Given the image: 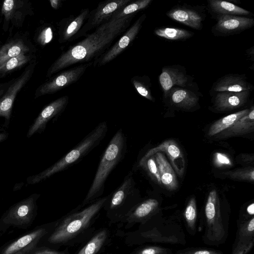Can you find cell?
Instances as JSON below:
<instances>
[{
    "mask_svg": "<svg viewBox=\"0 0 254 254\" xmlns=\"http://www.w3.org/2000/svg\"><path fill=\"white\" fill-rule=\"evenodd\" d=\"M133 16L110 20L97 27L94 32L63 53L51 66L48 75L76 63L86 62L101 56L115 38L126 29Z\"/></svg>",
    "mask_w": 254,
    "mask_h": 254,
    "instance_id": "6da1fadb",
    "label": "cell"
},
{
    "mask_svg": "<svg viewBox=\"0 0 254 254\" xmlns=\"http://www.w3.org/2000/svg\"><path fill=\"white\" fill-rule=\"evenodd\" d=\"M127 137L120 128L105 150L90 187L81 206L95 201L103 194L106 180L112 171L125 158L127 151Z\"/></svg>",
    "mask_w": 254,
    "mask_h": 254,
    "instance_id": "7a4b0ae2",
    "label": "cell"
},
{
    "mask_svg": "<svg viewBox=\"0 0 254 254\" xmlns=\"http://www.w3.org/2000/svg\"><path fill=\"white\" fill-rule=\"evenodd\" d=\"M107 131V123L105 121L100 123L61 159L44 171L33 176L31 183H38L77 163L99 145L105 138Z\"/></svg>",
    "mask_w": 254,
    "mask_h": 254,
    "instance_id": "3957f363",
    "label": "cell"
},
{
    "mask_svg": "<svg viewBox=\"0 0 254 254\" xmlns=\"http://www.w3.org/2000/svg\"><path fill=\"white\" fill-rule=\"evenodd\" d=\"M108 197V195L100 197L81 211L66 217L50 236L49 242L52 244L62 243L77 235L88 226L104 206Z\"/></svg>",
    "mask_w": 254,
    "mask_h": 254,
    "instance_id": "277c9868",
    "label": "cell"
},
{
    "mask_svg": "<svg viewBox=\"0 0 254 254\" xmlns=\"http://www.w3.org/2000/svg\"><path fill=\"white\" fill-rule=\"evenodd\" d=\"M135 186L133 173L130 171L121 184L108 195L104 206H107L110 212L126 210L128 213L137 204L138 192Z\"/></svg>",
    "mask_w": 254,
    "mask_h": 254,
    "instance_id": "5b68a950",
    "label": "cell"
},
{
    "mask_svg": "<svg viewBox=\"0 0 254 254\" xmlns=\"http://www.w3.org/2000/svg\"><path fill=\"white\" fill-rule=\"evenodd\" d=\"M207 234L210 239L219 241L224 235V229L220 215L218 196L216 190L210 191L205 207Z\"/></svg>",
    "mask_w": 254,
    "mask_h": 254,
    "instance_id": "8992f818",
    "label": "cell"
},
{
    "mask_svg": "<svg viewBox=\"0 0 254 254\" xmlns=\"http://www.w3.org/2000/svg\"><path fill=\"white\" fill-rule=\"evenodd\" d=\"M159 81L164 97L174 87L190 89L193 83L192 79L187 74L185 68L179 65L163 67L159 76Z\"/></svg>",
    "mask_w": 254,
    "mask_h": 254,
    "instance_id": "52a82bcc",
    "label": "cell"
},
{
    "mask_svg": "<svg viewBox=\"0 0 254 254\" xmlns=\"http://www.w3.org/2000/svg\"><path fill=\"white\" fill-rule=\"evenodd\" d=\"M90 65L91 63L81 64L60 73L42 85L38 91L39 94L53 93L76 82Z\"/></svg>",
    "mask_w": 254,
    "mask_h": 254,
    "instance_id": "ba28073f",
    "label": "cell"
},
{
    "mask_svg": "<svg viewBox=\"0 0 254 254\" xmlns=\"http://www.w3.org/2000/svg\"><path fill=\"white\" fill-rule=\"evenodd\" d=\"M254 19L238 15H217V22L212 27L215 35L228 36L239 33L253 26Z\"/></svg>",
    "mask_w": 254,
    "mask_h": 254,
    "instance_id": "9c48e42d",
    "label": "cell"
},
{
    "mask_svg": "<svg viewBox=\"0 0 254 254\" xmlns=\"http://www.w3.org/2000/svg\"><path fill=\"white\" fill-rule=\"evenodd\" d=\"M146 18V14L140 16L133 25L126 32L113 46L98 58L96 64L101 66L113 60L123 52L134 40Z\"/></svg>",
    "mask_w": 254,
    "mask_h": 254,
    "instance_id": "30bf717a",
    "label": "cell"
},
{
    "mask_svg": "<svg viewBox=\"0 0 254 254\" xmlns=\"http://www.w3.org/2000/svg\"><path fill=\"white\" fill-rule=\"evenodd\" d=\"M34 209V199L29 197L13 206L3 218V222L18 227L26 226L32 221Z\"/></svg>",
    "mask_w": 254,
    "mask_h": 254,
    "instance_id": "8fae6325",
    "label": "cell"
},
{
    "mask_svg": "<svg viewBox=\"0 0 254 254\" xmlns=\"http://www.w3.org/2000/svg\"><path fill=\"white\" fill-rule=\"evenodd\" d=\"M68 101V96L65 95L54 100L44 108L30 127L28 136H31L39 130L43 129L50 120L63 113Z\"/></svg>",
    "mask_w": 254,
    "mask_h": 254,
    "instance_id": "7c38bea8",
    "label": "cell"
},
{
    "mask_svg": "<svg viewBox=\"0 0 254 254\" xmlns=\"http://www.w3.org/2000/svg\"><path fill=\"white\" fill-rule=\"evenodd\" d=\"M46 233L44 228L31 232L9 244L2 250L1 254H28L36 248Z\"/></svg>",
    "mask_w": 254,
    "mask_h": 254,
    "instance_id": "4fadbf2b",
    "label": "cell"
},
{
    "mask_svg": "<svg viewBox=\"0 0 254 254\" xmlns=\"http://www.w3.org/2000/svg\"><path fill=\"white\" fill-rule=\"evenodd\" d=\"M166 15L172 20L196 30H200L205 16L194 8L177 5L167 12Z\"/></svg>",
    "mask_w": 254,
    "mask_h": 254,
    "instance_id": "5bb4252c",
    "label": "cell"
},
{
    "mask_svg": "<svg viewBox=\"0 0 254 254\" xmlns=\"http://www.w3.org/2000/svg\"><path fill=\"white\" fill-rule=\"evenodd\" d=\"M165 152L171 161L176 172L180 176L183 174L185 160L181 150L173 140H166L157 146L150 149L140 160L142 162L157 152Z\"/></svg>",
    "mask_w": 254,
    "mask_h": 254,
    "instance_id": "9a60e30c",
    "label": "cell"
},
{
    "mask_svg": "<svg viewBox=\"0 0 254 254\" xmlns=\"http://www.w3.org/2000/svg\"><path fill=\"white\" fill-rule=\"evenodd\" d=\"M253 89V85L247 81L245 75L228 74L216 81L212 86L211 91L240 92Z\"/></svg>",
    "mask_w": 254,
    "mask_h": 254,
    "instance_id": "2e32d148",
    "label": "cell"
},
{
    "mask_svg": "<svg viewBox=\"0 0 254 254\" xmlns=\"http://www.w3.org/2000/svg\"><path fill=\"white\" fill-rule=\"evenodd\" d=\"M130 1V0H113L101 2L89 18L87 23L89 24L88 29L89 28L98 27L101 24L109 21L118 10L128 4Z\"/></svg>",
    "mask_w": 254,
    "mask_h": 254,
    "instance_id": "e0dca14e",
    "label": "cell"
},
{
    "mask_svg": "<svg viewBox=\"0 0 254 254\" xmlns=\"http://www.w3.org/2000/svg\"><path fill=\"white\" fill-rule=\"evenodd\" d=\"M251 91L240 92H217L213 99L215 110L225 112L236 109L244 105L247 102Z\"/></svg>",
    "mask_w": 254,
    "mask_h": 254,
    "instance_id": "ac0fdd59",
    "label": "cell"
},
{
    "mask_svg": "<svg viewBox=\"0 0 254 254\" xmlns=\"http://www.w3.org/2000/svg\"><path fill=\"white\" fill-rule=\"evenodd\" d=\"M31 70L27 69L9 87L0 99V116L9 119L15 98L30 77Z\"/></svg>",
    "mask_w": 254,
    "mask_h": 254,
    "instance_id": "d6986e66",
    "label": "cell"
},
{
    "mask_svg": "<svg viewBox=\"0 0 254 254\" xmlns=\"http://www.w3.org/2000/svg\"><path fill=\"white\" fill-rule=\"evenodd\" d=\"M171 103L179 108L189 109L195 106L199 97L192 90L180 87L171 89L165 97Z\"/></svg>",
    "mask_w": 254,
    "mask_h": 254,
    "instance_id": "ffe728a7",
    "label": "cell"
},
{
    "mask_svg": "<svg viewBox=\"0 0 254 254\" xmlns=\"http://www.w3.org/2000/svg\"><path fill=\"white\" fill-rule=\"evenodd\" d=\"M154 155L158 168L161 184L169 190H176L178 184L171 164L162 152H157Z\"/></svg>",
    "mask_w": 254,
    "mask_h": 254,
    "instance_id": "44dd1931",
    "label": "cell"
},
{
    "mask_svg": "<svg viewBox=\"0 0 254 254\" xmlns=\"http://www.w3.org/2000/svg\"><path fill=\"white\" fill-rule=\"evenodd\" d=\"M254 108L253 106L249 112L242 117L231 127L222 131L220 137H229L240 135L254 131Z\"/></svg>",
    "mask_w": 254,
    "mask_h": 254,
    "instance_id": "7402d4cb",
    "label": "cell"
},
{
    "mask_svg": "<svg viewBox=\"0 0 254 254\" xmlns=\"http://www.w3.org/2000/svg\"><path fill=\"white\" fill-rule=\"evenodd\" d=\"M88 9H83L73 19L67 21L60 32V42L62 43L73 39V36L81 28L85 20L89 16Z\"/></svg>",
    "mask_w": 254,
    "mask_h": 254,
    "instance_id": "603a6c76",
    "label": "cell"
},
{
    "mask_svg": "<svg viewBox=\"0 0 254 254\" xmlns=\"http://www.w3.org/2000/svg\"><path fill=\"white\" fill-rule=\"evenodd\" d=\"M208 6L212 11L220 15H247L251 12L242 7L226 1L209 0Z\"/></svg>",
    "mask_w": 254,
    "mask_h": 254,
    "instance_id": "cb8c5ba5",
    "label": "cell"
},
{
    "mask_svg": "<svg viewBox=\"0 0 254 254\" xmlns=\"http://www.w3.org/2000/svg\"><path fill=\"white\" fill-rule=\"evenodd\" d=\"M158 201L149 198L137 204L127 214L129 222L141 220L150 215L157 208Z\"/></svg>",
    "mask_w": 254,
    "mask_h": 254,
    "instance_id": "d4e9b609",
    "label": "cell"
},
{
    "mask_svg": "<svg viewBox=\"0 0 254 254\" xmlns=\"http://www.w3.org/2000/svg\"><path fill=\"white\" fill-rule=\"evenodd\" d=\"M249 111L250 110L248 109H244L217 120L210 127L208 135L212 136L220 133L231 127L238 120L247 115Z\"/></svg>",
    "mask_w": 254,
    "mask_h": 254,
    "instance_id": "484cf974",
    "label": "cell"
},
{
    "mask_svg": "<svg viewBox=\"0 0 254 254\" xmlns=\"http://www.w3.org/2000/svg\"><path fill=\"white\" fill-rule=\"evenodd\" d=\"M254 231V218L253 217L241 231L238 245L233 254H247L253 247L254 241L247 240L246 239L253 236Z\"/></svg>",
    "mask_w": 254,
    "mask_h": 254,
    "instance_id": "4316f807",
    "label": "cell"
},
{
    "mask_svg": "<svg viewBox=\"0 0 254 254\" xmlns=\"http://www.w3.org/2000/svg\"><path fill=\"white\" fill-rule=\"evenodd\" d=\"M28 51V47L21 40L4 45L0 49V66L9 59L21 54H25Z\"/></svg>",
    "mask_w": 254,
    "mask_h": 254,
    "instance_id": "83f0119b",
    "label": "cell"
},
{
    "mask_svg": "<svg viewBox=\"0 0 254 254\" xmlns=\"http://www.w3.org/2000/svg\"><path fill=\"white\" fill-rule=\"evenodd\" d=\"M154 32L159 37L173 41L185 40L194 35L191 31L184 29L169 27L157 28Z\"/></svg>",
    "mask_w": 254,
    "mask_h": 254,
    "instance_id": "f1b7e54d",
    "label": "cell"
},
{
    "mask_svg": "<svg viewBox=\"0 0 254 254\" xmlns=\"http://www.w3.org/2000/svg\"><path fill=\"white\" fill-rule=\"evenodd\" d=\"M151 1V0H138L133 1L118 10L110 20H117L134 15L135 12L146 7Z\"/></svg>",
    "mask_w": 254,
    "mask_h": 254,
    "instance_id": "f546056e",
    "label": "cell"
},
{
    "mask_svg": "<svg viewBox=\"0 0 254 254\" xmlns=\"http://www.w3.org/2000/svg\"><path fill=\"white\" fill-rule=\"evenodd\" d=\"M107 236L106 230L100 231L86 244L77 254H96L104 244Z\"/></svg>",
    "mask_w": 254,
    "mask_h": 254,
    "instance_id": "4dcf8cb0",
    "label": "cell"
},
{
    "mask_svg": "<svg viewBox=\"0 0 254 254\" xmlns=\"http://www.w3.org/2000/svg\"><path fill=\"white\" fill-rule=\"evenodd\" d=\"M131 81L136 91L141 96L151 101H154L150 88V80L147 76H134L131 78Z\"/></svg>",
    "mask_w": 254,
    "mask_h": 254,
    "instance_id": "1f68e13d",
    "label": "cell"
},
{
    "mask_svg": "<svg viewBox=\"0 0 254 254\" xmlns=\"http://www.w3.org/2000/svg\"><path fill=\"white\" fill-rule=\"evenodd\" d=\"M30 60V57L21 54L13 57L0 66V74H4L15 68L19 67L27 63Z\"/></svg>",
    "mask_w": 254,
    "mask_h": 254,
    "instance_id": "d6a6232c",
    "label": "cell"
},
{
    "mask_svg": "<svg viewBox=\"0 0 254 254\" xmlns=\"http://www.w3.org/2000/svg\"><path fill=\"white\" fill-rule=\"evenodd\" d=\"M139 166L144 169L154 181L159 185L162 184L158 168L154 155L144 161L139 162Z\"/></svg>",
    "mask_w": 254,
    "mask_h": 254,
    "instance_id": "836d02e7",
    "label": "cell"
},
{
    "mask_svg": "<svg viewBox=\"0 0 254 254\" xmlns=\"http://www.w3.org/2000/svg\"><path fill=\"white\" fill-rule=\"evenodd\" d=\"M228 177L239 180L253 182L254 180V170L253 168H247L223 173Z\"/></svg>",
    "mask_w": 254,
    "mask_h": 254,
    "instance_id": "e575fe53",
    "label": "cell"
},
{
    "mask_svg": "<svg viewBox=\"0 0 254 254\" xmlns=\"http://www.w3.org/2000/svg\"><path fill=\"white\" fill-rule=\"evenodd\" d=\"M196 215L195 200L194 197H192L189 201L184 212V216L188 225L192 230L195 228Z\"/></svg>",
    "mask_w": 254,
    "mask_h": 254,
    "instance_id": "d590c367",
    "label": "cell"
},
{
    "mask_svg": "<svg viewBox=\"0 0 254 254\" xmlns=\"http://www.w3.org/2000/svg\"><path fill=\"white\" fill-rule=\"evenodd\" d=\"M17 1L13 0H6L3 1L1 12L4 16V18L8 21L11 18L16 8L17 7Z\"/></svg>",
    "mask_w": 254,
    "mask_h": 254,
    "instance_id": "8d00e7d4",
    "label": "cell"
},
{
    "mask_svg": "<svg viewBox=\"0 0 254 254\" xmlns=\"http://www.w3.org/2000/svg\"><path fill=\"white\" fill-rule=\"evenodd\" d=\"M213 163L217 167L231 166L232 162L229 157L223 153L216 152L214 155Z\"/></svg>",
    "mask_w": 254,
    "mask_h": 254,
    "instance_id": "74e56055",
    "label": "cell"
},
{
    "mask_svg": "<svg viewBox=\"0 0 254 254\" xmlns=\"http://www.w3.org/2000/svg\"><path fill=\"white\" fill-rule=\"evenodd\" d=\"M53 38V32L50 27L44 28L40 34L38 40L40 44L45 45L49 43Z\"/></svg>",
    "mask_w": 254,
    "mask_h": 254,
    "instance_id": "f35d334b",
    "label": "cell"
},
{
    "mask_svg": "<svg viewBox=\"0 0 254 254\" xmlns=\"http://www.w3.org/2000/svg\"><path fill=\"white\" fill-rule=\"evenodd\" d=\"M161 250L158 247H149L139 251L137 254H159L161 253Z\"/></svg>",
    "mask_w": 254,
    "mask_h": 254,
    "instance_id": "ab89813d",
    "label": "cell"
},
{
    "mask_svg": "<svg viewBox=\"0 0 254 254\" xmlns=\"http://www.w3.org/2000/svg\"><path fill=\"white\" fill-rule=\"evenodd\" d=\"M33 254H64V253L50 249H44L37 251Z\"/></svg>",
    "mask_w": 254,
    "mask_h": 254,
    "instance_id": "60d3db41",
    "label": "cell"
},
{
    "mask_svg": "<svg viewBox=\"0 0 254 254\" xmlns=\"http://www.w3.org/2000/svg\"><path fill=\"white\" fill-rule=\"evenodd\" d=\"M185 254H219L218 253L214 251H209L206 250H198L191 252H188Z\"/></svg>",
    "mask_w": 254,
    "mask_h": 254,
    "instance_id": "b9f144b4",
    "label": "cell"
},
{
    "mask_svg": "<svg viewBox=\"0 0 254 254\" xmlns=\"http://www.w3.org/2000/svg\"><path fill=\"white\" fill-rule=\"evenodd\" d=\"M50 2L52 7L54 9L58 8L61 4V1L59 0H51Z\"/></svg>",
    "mask_w": 254,
    "mask_h": 254,
    "instance_id": "7bdbcfd3",
    "label": "cell"
},
{
    "mask_svg": "<svg viewBox=\"0 0 254 254\" xmlns=\"http://www.w3.org/2000/svg\"><path fill=\"white\" fill-rule=\"evenodd\" d=\"M247 212L250 215H254V203H252L247 207Z\"/></svg>",
    "mask_w": 254,
    "mask_h": 254,
    "instance_id": "ee69618b",
    "label": "cell"
},
{
    "mask_svg": "<svg viewBox=\"0 0 254 254\" xmlns=\"http://www.w3.org/2000/svg\"><path fill=\"white\" fill-rule=\"evenodd\" d=\"M6 137L5 134L3 133H0V142L4 140Z\"/></svg>",
    "mask_w": 254,
    "mask_h": 254,
    "instance_id": "f6af8a7d",
    "label": "cell"
},
{
    "mask_svg": "<svg viewBox=\"0 0 254 254\" xmlns=\"http://www.w3.org/2000/svg\"></svg>",
    "mask_w": 254,
    "mask_h": 254,
    "instance_id": "bcb514c9",
    "label": "cell"
}]
</instances>
